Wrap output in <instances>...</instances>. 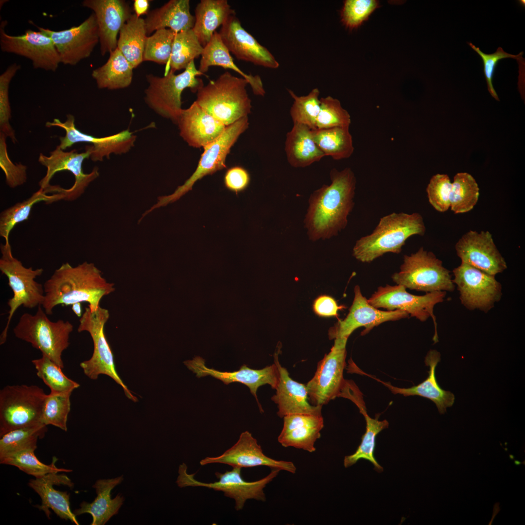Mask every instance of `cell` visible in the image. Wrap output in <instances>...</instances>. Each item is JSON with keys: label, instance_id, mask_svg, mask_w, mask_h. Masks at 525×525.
Returning a JSON list of instances; mask_svg holds the SVG:
<instances>
[{"label": "cell", "instance_id": "6da1fadb", "mask_svg": "<svg viewBox=\"0 0 525 525\" xmlns=\"http://www.w3.org/2000/svg\"><path fill=\"white\" fill-rule=\"evenodd\" d=\"M330 175L331 183L315 191L309 199L304 222L312 241L337 235L347 226L354 207L356 180L352 170L333 168Z\"/></svg>", "mask_w": 525, "mask_h": 525}, {"label": "cell", "instance_id": "7a4b0ae2", "mask_svg": "<svg viewBox=\"0 0 525 525\" xmlns=\"http://www.w3.org/2000/svg\"><path fill=\"white\" fill-rule=\"evenodd\" d=\"M44 299L41 305L47 315H52L59 305H71L86 302L91 311L100 306L102 298L113 292L114 284L108 282L101 271L87 262L72 266L69 262L56 269L43 284Z\"/></svg>", "mask_w": 525, "mask_h": 525}, {"label": "cell", "instance_id": "3957f363", "mask_svg": "<svg viewBox=\"0 0 525 525\" xmlns=\"http://www.w3.org/2000/svg\"><path fill=\"white\" fill-rule=\"evenodd\" d=\"M426 231L419 213L393 212L381 218L373 232L357 240L353 255L362 262H370L386 253H400L406 240Z\"/></svg>", "mask_w": 525, "mask_h": 525}, {"label": "cell", "instance_id": "277c9868", "mask_svg": "<svg viewBox=\"0 0 525 525\" xmlns=\"http://www.w3.org/2000/svg\"><path fill=\"white\" fill-rule=\"evenodd\" d=\"M248 84L244 78L226 71L200 88L195 101L227 126L251 113V101L246 89Z\"/></svg>", "mask_w": 525, "mask_h": 525}, {"label": "cell", "instance_id": "5b68a950", "mask_svg": "<svg viewBox=\"0 0 525 525\" xmlns=\"http://www.w3.org/2000/svg\"><path fill=\"white\" fill-rule=\"evenodd\" d=\"M203 74L196 69L194 61L178 74L170 70L163 77L147 74L148 85L144 91V101L158 115L177 124L182 110L183 90L189 88L192 92H197L204 86L202 80L197 76Z\"/></svg>", "mask_w": 525, "mask_h": 525}, {"label": "cell", "instance_id": "8992f818", "mask_svg": "<svg viewBox=\"0 0 525 525\" xmlns=\"http://www.w3.org/2000/svg\"><path fill=\"white\" fill-rule=\"evenodd\" d=\"M41 306L34 315L25 313L21 315L13 329L15 336L30 343L39 350L42 355L52 360L62 368L64 363L63 352L69 346L70 336L73 325L69 321H51Z\"/></svg>", "mask_w": 525, "mask_h": 525}, {"label": "cell", "instance_id": "52a82bcc", "mask_svg": "<svg viewBox=\"0 0 525 525\" xmlns=\"http://www.w3.org/2000/svg\"><path fill=\"white\" fill-rule=\"evenodd\" d=\"M0 250V270L7 277L13 293V296L7 302L9 310L5 327L0 334V344L2 345L6 342L9 327L17 310L21 306L29 309L41 306L44 290L43 285L35 280L42 274L43 268L34 269L24 266L13 256L9 241L1 244Z\"/></svg>", "mask_w": 525, "mask_h": 525}, {"label": "cell", "instance_id": "ba28073f", "mask_svg": "<svg viewBox=\"0 0 525 525\" xmlns=\"http://www.w3.org/2000/svg\"><path fill=\"white\" fill-rule=\"evenodd\" d=\"M47 395L36 385H6L0 390V437L18 428L42 424Z\"/></svg>", "mask_w": 525, "mask_h": 525}, {"label": "cell", "instance_id": "9c48e42d", "mask_svg": "<svg viewBox=\"0 0 525 525\" xmlns=\"http://www.w3.org/2000/svg\"><path fill=\"white\" fill-rule=\"evenodd\" d=\"M109 318L107 309L100 306L95 311L86 307L79 319V332H88L93 340L94 349L91 357L80 364L84 374L92 380L101 374L108 376L120 385L126 396L134 402L138 401L123 383L117 372L113 354L105 333V326Z\"/></svg>", "mask_w": 525, "mask_h": 525}, {"label": "cell", "instance_id": "30bf717a", "mask_svg": "<svg viewBox=\"0 0 525 525\" xmlns=\"http://www.w3.org/2000/svg\"><path fill=\"white\" fill-rule=\"evenodd\" d=\"M392 279L397 284L406 288L430 293L453 292L455 286L450 271L432 252L420 247L416 252L405 255L400 271Z\"/></svg>", "mask_w": 525, "mask_h": 525}, {"label": "cell", "instance_id": "8fae6325", "mask_svg": "<svg viewBox=\"0 0 525 525\" xmlns=\"http://www.w3.org/2000/svg\"><path fill=\"white\" fill-rule=\"evenodd\" d=\"M248 117L241 118L227 126L224 132L217 139L203 148L204 151L197 168L192 175L183 185L178 186L174 193L159 197L157 203L150 209V211L175 202L192 190L197 180L226 168L227 156L239 137L248 128Z\"/></svg>", "mask_w": 525, "mask_h": 525}, {"label": "cell", "instance_id": "7c38bea8", "mask_svg": "<svg viewBox=\"0 0 525 525\" xmlns=\"http://www.w3.org/2000/svg\"><path fill=\"white\" fill-rule=\"evenodd\" d=\"M241 468L232 467L231 471L224 473L216 472L215 475L218 479L214 482L205 483L196 480L194 478L195 473L189 474L187 466L183 463L179 467V476L176 483L180 488L187 486L202 487L223 492L226 497L235 501V508L237 511L242 509L246 501L255 499L264 502L266 497L264 489L275 478L280 472L277 469H271V472L264 477L255 481L247 482L242 478Z\"/></svg>", "mask_w": 525, "mask_h": 525}, {"label": "cell", "instance_id": "4fadbf2b", "mask_svg": "<svg viewBox=\"0 0 525 525\" xmlns=\"http://www.w3.org/2000/svg\"><path fill=\"white\" fill-rule=\"evenodd\" d=\"M91 150L90 145L87 146L85 151L82 153H78L75 149L66 152L57 145L50 152L49 156L40 153L38 162L46 167L47 172L46 175L39 182L40 188H47L51 185V180L56 173L68 171L74 176L73 185L69 189L51 185L49 192L62 195L64 200L73 201L77 199L84 192L88 185L99 175V169L96 167L88 174L84 173L83 171V163L85 159L90 158Z\"/></svg>", "mask_w": 525, "mask_h": 525}, {"label": "cell", "instance_id": "5bb4252c", "mask_svg": "<svg viewBox=\"0 0 525 525\" xmlns=\"http://www.w3.org/2000/svg\"><path fill=\"white\" fill-rule=\"evenodd\" d=\"M347 340L346 338L334 339L330 351L318 362L314 377L306 385L312 405L322 406L341 396L346 383L343 372L346 366Z\"/></svg>", "mask_w": 525, "mask_h": 525}, {"label": "cell", "instance_id": "9a60e30c", "mask_svg": "<svg viewBox=\"0 0 525 525\" xmlns=\"http://www.w3.org/2000/svg\"><path fill=\"white\" fill-rule=\"evenodd\" d=\"M453 273L461 303L467 309L487 313L500 300L502 285L495 276L461 262Z\"/></svg>", "mask_w": 525, "mask_h": 525}, {"label": "cell", "instance_id": "2e32d148", "mask_svg": "<svg viewBox=\"0 0 525 525\" xmlns=\"http://www.w3.org/2000/svg\"><path fill=\"white\" fill-rule=\"evenodd\" d=\"M406 289L399 284L380 286L368 300L376 308H384L387 311L402 310L422 322L431 317L435 328L433 340L434 343H437L438 338L434 308L436 304L444 301L446 292L436 291L418 296L408 293Z\"/></svg>", "mask_w": 525, "mask_h": 525}, {"label": "cell", "instance_id": "e0dca14e", "mask_svg": "<svg viewBox=\"0 0 525 525\" xmlns=\"http://www.w3.org/2000/svg\"><path fill=\"white\" fill-rule=\"evenodd\" d=\"M45 125L47 127H59L65 131V136L59 138L58 145L63 150L79 142L91 143L92 150L89 158L95 162L102 161L105 158H109L111 154L121 155L128 152L134 146L137 138L128 129L100 138L83 133L76 128L74 117L70 114L67 115L64 122L54 119L52 122H47Z\"/></svg>", "mask_w": 525, "mask_h": 525}, {"label": "cell", "instance_id": "ac0fdd59", "mask_svg": "<svg viewBox=\"0 0 525 525\" xmlns=\"http://www.w3.org/2000/svg\"><path fill=\"white\" fill-rule=\"evenodd\" d=\"M37 27L52 39L60 63L64 65L74 66L89 57L99 43L98 25L93 13L80 24L67 29L55 31Z\"/></svg>", "mask_w": 525, "mask_h": 525}, {"label": "cell", "instance_id": "d6986e66", "mask_svg": "<svg viewBox=\"0 0 525 525\" xmlns=\"http://www.w3.org/2000/svg\"><path fill=\"white\" fill-rule=\"evenodd\" d=\"M6 21L0 26V47L4 52L14 53L30 59L35 69L55 71L60 60L52 39L40 31L27 29L20 35L5 31Z\"/></svg>", "mask_w": 525, "mask_h": 525}, {"label": "cell", "instance_id": "ffe728a7", "mask_svg": "<svg viewBox=\"0 0 525 525\" xmlns=\"http://www.w3.org/2000/svg\"><path fill=\"white\" fill-rule=\"evenodd\" d=\"M354 292L353 301L347 316L342 320H338L330 328L328 333L330 339H348L354 331L361 327H365L361 332V335H364L374 327L385 322L400 320L409 315L406 312L400 310L385 311L373 307L362 295L358 285L355 286Z\"/></svg>", "mask_w": 525, "mask_h": 525}, {"label": "cell", "instance_id": "44dd1931", "mask_svg": "<svg viewBox=\"0 0 525 525\" xmlns=\"http://www.w3.org/2000/svg\"><path fill=\"white\" fill-rule=\"evenodd\" d=\"M455 249L461 262L490 275L496 276L507 268L504 258L488 231H469L458 240Z\"/></svg>", "mask_w": 525, "mask_h": 525}, {"label": "cell", "instance_id": "7402d4cb", "mask_svg": "<svg viewBox=\"0 0 525 525\" xmlns=\"http://www.w3.org/2000/svg\"><path fill=\"white\" fill-rule=\"evenodd\" d=\"M184 364L198 378L210 376L221 381L226 385L232 383H239L245 385L255 398L260 411L262 412L263 410L257 395L258 388L268 384L272 388L276 389L279 381V371L275 363L261 369H252L244 364L239 370L232 372L221 371L208 368L206 365L205 360L199 356L187 360Z\"/></svg>", "mask_w": 525, "mask_h": 525}, {"label": "cell", "instance_id": "603a6c76", "mask_svg": "<svg viewBox=\"0 0 525 525\" xmlns=\"http://www.w3.org/2000/svg\"><path fill=\"white\" fill-rule=\"evenodd\" d=\"M212 463L241 468L264 466L292 473L297 471L292 462L277 460L265 455L257 439L247 431L242 433L237 442L220 455L206 457L200 461L202 466Z\"/></svg>", "mask_w": 525, "mask_h": 525}, {"label": "cell", "instance_id": "cb8c5ba5", "mask_svg": "<svg viewBox=\"0 0 525 525\" xmlns=\"http://www.w3.org/2000/svg\"><path fill=\"white\" fill-rule=\"evenodd\" d=\"M219 34L229 52L238 59L267 68L279 67L273 55L242 27L236 14L228 17Z\"/></svg>", "mask_w": 525, "mask_h": 525}, {"label": "cell", "instance_id": "d4e9b609", "mask_svg": "<svg viewBox=\"0 0 525 525\" xmlns=\"http://www.w3.org/2000/svg\"><path fill=\"white\" fill-rule=\"evenodd\" d=\"M82 4L95 16L102 55L109 53L117 48L118 35L132 14L128 3L123 0H85Z\"/></svg>", "mask_w": 525, "mask_h": 525}, {"label": "cell", "instance_id": "484cf974", "mask_svg": "<svg viewBox=\"0 0 525 525\" xmlns=\"http://www.w3.org/2000/svg\"><path fill=\"white\" fill-rule=\"evenodd\" d=\"M177 125L179 135L191 147L204 148L217 139L226 126L203 109L195 101L182 109Z\"/></svg>", "mask_w": 525, "mask_h": 525}, {"label": "cell", "instance_id": "4316f807", "mask_svg": "<svg viewBox=\"0 0 525 525\" xmlns=\"http://www.w3.org/2000/svg\"><path fill=\"white\" fill-rule=\"evenodd\" d=\"M280 347L274 354V363L279 371V381L276 394L271 399L278 405V416L282 418L292 414L322 415L321 406L310 403L306 385L293 380L287 370L280 364L278 354Z\"/></svg>", "mask_w": 525, "mask_h": 525}, {"label": "cell", "instance_id": "83f0119b", "mask_svg": "<svg viewBox=\"0 0 525 525\" xmlns=\"http://www.w3.org/2000/svg\"><path fill=\"white\" fill-rule=\"evenodd\" d=\"M278 442L284 447H293L309 453L316 450L315 443L324 427L322 415L297 414L283 418Z\"/></svg>", "mask_w": 525, "mask_h": 525}, {"label": "cell", "instance_id": "f1b7e54d", "mask_svg": "<svg viewBox=\"0 0 525 525\" xmlns=\"http://www.w3.org/2000/svg\"><path fill=\"white\" fill-rule=\"evenodd\" d=\"M57 473H49L41 477L31 479L28 486L40 496L41 505L38 506V508L43 510L48 518H50L49 509L51 508L61 519L70 520L79 525L76 516L70 508L69 494L67 491H59L53 487V485H63L71 488L73 483L66 474Z\"/></svg>", "mask_w": 525, "mask_h": 525}, {"label": "cell", "instance_id": "f546056e", "mask_svg": "<svg viewBox=\"0 0 525 525\" xmlns=\"http://www.w3.org/2000/svg\"><path fill=\"white\" fill-rule=\"evenodd\" d=\"M440 361V353L435 350H430L424 360L425 365L429 367L428 376L418 385L409 388L397 387L364 372V374L381 382L394 394H402L404 396L417 395L428 399L436 404L439 413L444 414L447 407L452 406L454 403L455 396L450 391L441 388L438 383L435 371Z\"/></svg>", "mask_w": 525, "mask_h": 525}, {"label": "cell", "instance_id": "4dcf8cb0", "mask_svg": "<svg viewBox=\"0 0 525 525\" xmlns=\"http://www.w3.org/2000/svg\"><path fill=\"white\" fill-rule=\"evenodd\" d=\"M122 476L98 480L92 486L97 494L94 500L90 503L83 502L80 508L73 511V513L75 516L89 513L92 517L91 525H105L118 513L124 500V497L121 493H118L113 499L111 497V490L123 481Z\"/></svg>", "mask_w": 525, "mask_h": 525}, {"label": "cell", "instance_id": "1f68e13d", "mask_svg": "<svg viewBox=\"0 0 525 525\" xmlns=\"http://www.w3.org/2000/svg\"><path fill=\"white\" fill-rule=\"evenodd\" d=\"M144 20L147 35L167 28L177 33L192 29L195 17L190 12L189 0H170L149 11Z\"/></svg>", "mask_w": 525, "mask_h": 525}, {"label": "cell", "instance_id": "d6a6232c", "mask_svg": "<svg viewBox=\"0 0 525 525\" xmlns=\"http://www.w3.org/2000/svg\"><path fill=\"white\" fill-rule=\"evenodd\" d=\"M284 149L288 163L295 168L308 166L325 157L314 140L312 129L300 123H293L287 133Z\"/></svg>", "mask_w": 525, "mask_h": 525}, {"label": "cell", "instance_id": "836d02e7", "mask_svg": "<svg viewBox=\"0 0 525 525\" xmlns=\"http://www.w3.org/2000/svg\"><path fill=\"white\" fill-rule=\"evenodd\" d=\"M198 70L204 74L211 66H219L229 69L246 79L253 93L263 96L265 93L261 77L247 74L234 63L230 52L224 44L219 33L215 32L210 42L204 47Z\"/></svg>", "mask_w": 525, "mask_h": 525}, {"label": "cell", "instance_id": "e575fe53", "mask_svg": "<svg viewBox=\"0 0 525 525\" xmlns=\"http://www.w3.org/2000/svg\"><path fill=\"white\" fill-rule=\"evenodd\" d=\"M233 14H236L235 11L227 0H201L197 4L192 30L204 47L210 42L217 28Z\"/></svg>", "mask_w": 525, "mask_h": 525}, {"label": "cell", "instance_id": "d590c367", "mask_svg": "<svg viewBox=\"0 0 525 525\" xmlns=\"http://www.w3.org/2000/svg\"><path fill=\"white\" fill-rule=\"evenodd\" d=\"M133 69L124 56L116 48L109 53V58L104 65L92 70L91 76L100 89H122L131 85Z\"/></svg>", "mask_w": 525, "mask_h": 525}, {"label": "cell", "instance_id": "8d00e7d4", "mask_svg": "<svg viewBox=\"0 0 525 525\" xmlns=\"http://www.w3.org/2000/svg\"><path fill=\"white\" fill-rule=\"evenodd\" d=\"M144 19L132 14L119 32L117 47L134 69L143 61L147 37Z\"/></svg>", "mask_w": 525, "mask_h": 525}, {"label": "cell", "instance_id": "74e56055", "mask_svg": "<svg viewBox=\"0 0 525 525\" xmlns=\"http://www.w3.org/2000/svg\"><path fill=\"white\" fill-rule=\"evenodd\" d=\"M349 126L312 129L314 140L325 156L340 160L353 153L352 138Z\"/></svg>", "mask_w": 525, "mask_h": 525}, {"label": "cell", "instance_id": "f35d334b", "mask_svg": "<svg viewBox=\"0 0 525 525\" xmlns=\"http://www.w3.org/2000/svg\"><path fill=\"white\" fill-rule=\"evenodd\" d=\"M360 399L355 403L358 406L360 412L364 415L366 422V430L362 436L361 442L355 452L350 455L346 456L344 460V465L348 468L355 464L360 459H364L370 462L374 466V469L378 472H382L383 468L377 462L374 456L376 445V437L383 430L387 428L388 422L385 420L383 421L378 420V417L375 419L370 418L363 406Z\"/></svg>", "mask_w": 525, "mask_h": 525}, {"label": "cell", "instance_id": "ab89813d", "mask_svg": "<svg viewBox=\"0 0 525 525\" xmlns=\"http://www.w3.org/2000/svg\"><path fill=\"white\" fill-rule=\"evenodd\" d=\"M47 193L44 189L40 188L27 199L17 203L0 213V236L4 238L5 242L9 241L10 232L17 224L29 218L34 205L41 201L50 204L63 199V196L60 194Z\"/></svg>", "mask_w": 525, "mask_h": 525}, {"label": "cell", "instance_id": "60d3db41", "mask_svg": "<svg viewBox=\"0 0 525 525\" xmlns=\"http://www.w3.org/2000/svg\"><path fill=\"white\" fill-rule=\"evenodd\" d=\"M47 431V425L42 423L5 434L0 439V459L22 451H35L38 439L43 438Z\"/></svg>", "mask_w": 525, "mask_h": 525}, {"label": "cell", "instance_id": "b9f144b4", "mask_svg": "<svg viewBox=\"0 0 525 525\" xmlns=\"http://www.w3.org/2000/svg\"><path fill=\"white\" fill-rule=\"evenodd\" d=\"M479 188L474 177L467 173H457L452 182L450 209L455 214L468 212L478 200Z\"/></svg>", "mask_w": 525, "mask_h": 525}, {"label": "cell", "instance_id": "7bdbcfd3", "mask_svg": "<svg viewBox=\"0 0 525 525\" xmlns=\"http://www.w3.org/2000/svg\"><path fill=\"white\" fill-rule=\"evenodd\" d=\"M203 50L192 29L175 33L168 63L170 70L175 72L185 69L194 59L201 56Z\"/></svg>", "mask_w": 525, "mask_h": 525}, {"label": "cell", "instance_id": "ee69618b", "mask_svg": "<svg viewBox=\"0 0 525 525\" xmlns=\"http://www.w3.org/2000/svg\"><path fill=\"white\" fill-rule=\"evenodd\" d=\"M36 370L37 376L50 389L51 393H72L80 385L67 377L60 368L47 356L32 361Z\"/></svg>", "mask_w": 525, "mask_h": 525}, {"label": "cell", "instance_id": "f6af8a7d", "mask_svg": "<svg viewBox=\"0 0 525 525\" xmlns=\"http://www.w3.org/2000/svg\"><path fill=\"white\" fill-rule=\"evenodd\" d=\"M34 452L33 450L22 451L0 459V463L15 466L35 478L41 477L49 473L72 471L70 469L57 468L55 465L57 458L54 456L50 465L43 463L38 459Z\"/></svg>", "mask_w": 525, "mask_h": 525}, {"label": "cell", "instance_id": "bcb514c9", "mask_svg": "<svg viewBox=\"0 0 525 525\" xmlns=\"http://www.w3.org/2000/svg\"><path fill=\"white\" fill-rule=\"evenodd\" d=\"M288 91L294 99L290 110L293 123H300L315 129L320 108L319 89L315 88L307 95L300 96L297 95L291 90Z\"/></svg>", "mask_w": 525, "mask_h": 525}, {"label": "cell", "instance_id": "7dc6e473", "mask_svg": "<svg viewBox=\"0 0 525 525\" xmlns=\"http://www.w3.org/2000/svg\"><path fill=\"white\" fill-rule=\"evenodd\" d=\"M72 393H50L47 394L43 407L42 423L67 431V420L70 410Z\"/></svg>", "mask_w": 525, "mask_h": 525}, {"label": "cell", "instance_id": "c3c4849f", "mask_svg": "<svg viewBox=\"0 0 525 525\" xmlns=\"http://www.w3.org/2000/svg\"><path fill=\"white\" fill-rule=\"evenodd\" d=\"M175 34V33L170 29H161L147 36L143 61H152L162 65L168 64Z\"/></svg>", "mask_w": 525, "mask_h": 525}, {"label": "cell", "instance_id": "681fc988", "mask_svg": "<svg viewBox=\"0 0 525 525\" xmlns=\"http://www.w3.org/2000/svg\"><path fill=\"white\" fill-rule=\"evenodd\" d=\"M320 108L317 117L315 129L349 126L350 116L341 105L340 101L330 96L320 98Z\"/></svg>", "mask_w": 525, "mask_h": 525}, {"label": "cell", "instance_id": "f907efd6", "mask_svg": "<svg viewBox=\"0 0 525 525\" xmlns=\"http://www.w3.org/2000/svg\"><path fill=\"white\" fill-rule=\"evenodd\" d=\"M20 66L16 63L10 65L0 75V132L9 137L13 143L17 142L14 129L10 123L11 110L9 99L10 82Z\"/></svg>", "mask_w": 525, "mask_h": 525}, {"label": "cell", "instance_id": "816d5d0a", "mask_svg": "<svg viewBox=\"0 0 525 525\" xmlns=\"http://www.w3.org/2000/svg\"><path fill=\"white\" fill-rule=\"evenodd\" d=\"M379 6L376 0H346L341 10V20L350 30L356 29Z\"/></svg>", "mask_w": 525, "mask_h": 525}, {"label": "cell", "instance_id": "f5cc1de1", "mask_svg": "<svg viewBox=\"0 0 525 525\" xmlns=\"http://www.w3.org/2000/svg\"><path fill=\"white\" fill-rule=\"evenodd\" d=\"M451 188L447 175L437 174L431 178L426 191L429 203L438 211L444 212L450 208Z\"/></svg>", "mask_w": 525, "mask_h": 525}, {"label": "cell", "instance_id": "db71d44e", "mask_svg": "<svg viewBox=\"0 0 525 525\" xmlns=\"http://www.w3.org/2000/svg\"><path fill=\"white\" fill-rule=\"evenodd\" d=\"M6 137L0 132V167L4 173L6 184L15 188L26 182L27 168L21 163L14 164L12 161L7 152Z\"/></svg>", "mask_w": 525, "mask_h": 525}, {"label": "cell", "instance_id": "11a10c76", "mask_svg": "<svg viewBox=\"0 0 525 525\" xmlns=\"http://www.w3.org/2000/svg\"><path fill=\"white\" fill-rule=\"evenodd\" d=\"M467 43L482 58L484 65V73L487 83L488 90L491 96L496 100L499 101L500 100L492 84L495 68L499 60L507 58L516 59L519 64L520 63V64H521L522 63V64L525 65V59L522 57L523 52H521L517 55H514L505 52L501 47H498L495 52L491 54H486L482 52L479 47H475L472 43L468 42Z\"/></svg>", "mask_w": 525, "mask_h": 525}, {"label": "cell", "instance_id": "9f6ffc18", "mask_svg": "<svg viewBox=\"0 0 525 525\" xmlns=\"http://www.w3.org/2000/svg\"><path fill=\"white\" fill-rule=\"evenodd\" d=\"M250 181L248 171L242 166H235L227 170L224 177L225 187L236 194L245 190Z\"/></svg>", "mask_w": 525, "mask_h": 525}, {"label": "cell", "instance_id": "6f0895ef", "mask_svg": "<svg viewBox=\"0 0 525 525\" xmlns=\"http://www.w3.org/2000/svg\"><path fill=\"white\" fill-rule=\"evenodd\" d=\"M345 308L339 306L335 300L329 296L321 295L314 301L313 308L315 313L319 316H337L338 311Z\"/></svg>", "mask_w": 525, "mask_h": 525}, {"label": "cell", "instance_id": "680465c9", "mask_svg": "<svg viewBox=\"0 0 525 525\" xmlns=\"http://www.w3.org/2000/svg\"><path fill=\"white\" fill-rule=\"evenodd\" d=\"M150 2L148 0H135L133 8L135 14L139 17L144 14H147Z\"/></svg>", "mask_w": 525, "mask_h": 525}, {"label": "cell", "instance_id": "91938a15", "mask_svg": "<svg viewBox=\"0 0 525 525\" xmlns=\"http://www.w3.org/2000/svg\"><path fill=\"white\" fill-rule=\"evenodd\" d=\"M71 310L76 316L80 317L83 314L81 302H77L72 304Z\"/></svg>", "mask_w": 525, "mask_h": 525}]
</instances>
